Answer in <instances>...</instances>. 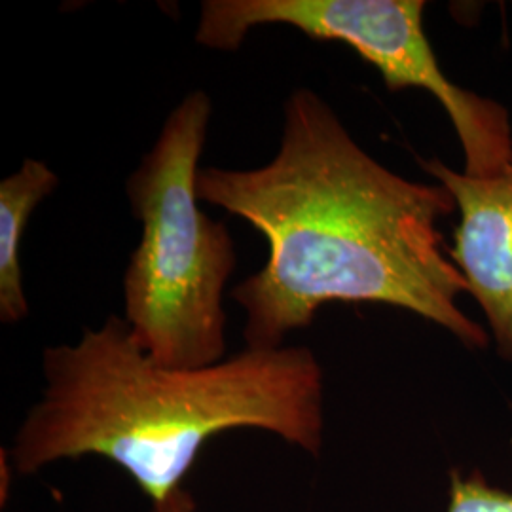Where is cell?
<instances>
[{
	"label": "cell",
	"instance_id": "obj_6",
	"mask_svg": "<svg viewBox=\"0 0 512 512\" xmlns=\"http://www.w3.org/2000/svg\"><path fill=\"white\" fill-rule=\"evenodd\" d=\"M57 186L54 169L35 158H25L18 171L0 183V321L4 325H18L29 315L21 266L23 238L33 211Z\"/></svg>",
	"mask_w": 512,
	"mask_h": 512
},
{
	"label": "cell",
	"instance_id": "obj_3",
	"mask_svg": "<svg viewBox=\"0 0 512 512\" xmlns=\"http://www.w3.org/2000/svg\"><path fill=\"white\" fill-rule=\"evenodd\" d=\"M211 114L207 93H188L126 179L141 241L124 274V319L135 342L171 368L226 359L224 291L238 249L228 226L211 219L198 198Z\"/></svg>",
	"mask_w": 512,
	"mask_h": 512
},
{
	"label": "cell",
	"instance_id": "obj_4",
	"mask_svg": "<svg viewBox=\"0 0 512 512\" xmlns=\"http://www.w3.org/2000/svg\"><path fill=\"white\" fill-rule=\"evenodd\" d=\"M423 0H205L196 42L238 52L256 27L287 25L306 37L340 42L370 63L387 90L431 93L446 110L473 177L499 175L512 160L511 116L494 99L456 86L425 35Z\"/></svg>",
	"mask_w": 512,
	"mask_h": 512
},
{
	"label": "cell",
	"instance_id": "obj_5",
	"mask_svg": "<svg viewBox=\"0 0 512 512\" xmlns=\"http://www.w3.org/2000/svg\"><path fill=\"white\" fill-rule=\"evenodd\" d=\"M454 198L459 222L448 249L494 332L503 359L512 361V160L494 177H473L420 160Z\"/></svg>",
	"mask_w": 512,
	"mask_h": 512
},
{
	"label": "cell",
	"instance_id": "obj_2",
	"mask_svg": "<svg viewBox=\"0 0 512 512\" xmlns=\"http://www.w3.org/2000/svg\"><path fill=\"white\" fill-rule=\"evenodd\" d=\"M42 372L46 387L10 452L21 475L97 456L158 505L222 433L266 431L311 456L323 446V368L308 348H245L215 365L171 368L110 315L74 344L44 349Z\"/></svg>",
	"mask_w": 512,
	"mask_h": 512
},
{
	"label": "cell",
	"instance_id": "obj_8",
	"mask_svg": "<svg viewBox=\"0 0 512 512\" xmlns=\"http://www.w3.org/2000/svg\"><path fill=\"white\" fill-rule=\"evenodd\" d=\"M152 512H198V509H196L194 497L181 488L175 494L169 495L162 503L154 505Z\"/></svg>",
	"mask_w": 512,
	"mask_h": 512
},
{
	"label": "cell",
	"instance_id": "obj_7",
	"mask_svg": "<svg viewBox=\"0 0 512 512\" xmlns=\"http://www.w3.org/2000/svg\"><path fill=\"white\" fill-rule=\"evenodd\" d=\"M448 512H512V492L495 488L480 471H452Z\"/></svg>",
	"mask_w": 512,
	"mask_h": 512
},
{
	"label": "cell",
	"instance_id": "obj_1",
	"mask_svg": "<svg viewBox=\"0 0 512 512\" xmlns=\"http://www.w3.org/2000/svg\"><path fill=\"white\" fill-rule=\"evenodd\" d=\"M198 198L268 243L266 264L230 293L245 311L247 348H283L330 302L401 308L467 348L488 346V332L459 310L469 287L439 228L458 209L452 194L374 160L310 88L287 97L268 164L203 167Z\"/></svg>",
	"mask_w": 512,
	"mask_h": 512
}]
</instances>
